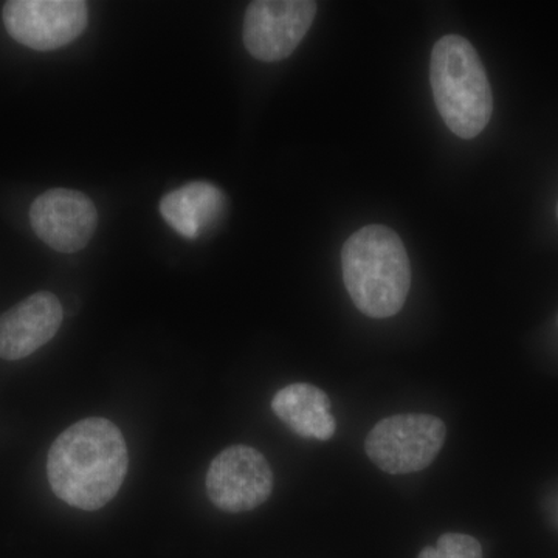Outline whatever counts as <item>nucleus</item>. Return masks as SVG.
I'll use <instances>...</instances> for the list:
<instances>
[{"label":"nucleus","mask_w":558,"mask_h":558,"mask_svg":"<svg viewBox=\"0 0 558 558\" xmlns=\"http://www.w3.org/2000/svg\"><path fill=\"white\" fill-rule=\"evenodd\" d=\"M417 558H483V548L476 538L465 534H446L418 554Z\"/></svg>","instance_id":"nucleus-12"},{"label":"nucleus","mask_w":558,"mask_h":558,"mask_svg":"<svg viewBox=\"0 0 558 558\" xmlns=\"http://www.w3.org/2000/svg\"><path fill=\"white\" fill-rule=\"evenodd\" d=\"M271 409L301 438L328 440L336 433L330 400L314 385L292 384L279 389L271 400Z\"/></svg>","instance_id":"nucleus-11"},{"label":"nucleus","mask_w":558,"mask_h":558,"mask_svg":"<svg viewBox=\"0 0 558 558\" xmlns=\"http://www.w3.org/2000/svg\"><path fill=\"white\" fill-rule=\"evenodd\" d=\"M274 490V472L258 450L233 446L213 459L207 492L213 505L230 513L259 508Z\"/></svg>","instance_id":"nucleus-7"},{"label":"nucleus","mask_w":558,"mask_h":558,"mask_svg":"<svg viewBox=\"0 0 558 558\" xmlns=\"http://www.w3.org/2000/svg\"><path fill=\"white\" fill-rule=\"evenodd\" d=\"M126 440L108 418L89 417L61 433L50 447L51 490L72 508L94 512L116 498L126 478Z\"/></svg>","instance_id":"nucleus-1"},{"label":"nucleus","mask_w":558,"mask_h":558,"mask_svg":"<svg viewBox=\"0 0 558 558\" xmlns=\"http://www.w3.org/2000/svg\"><path fill=\"white\" fill-rule=\"evenodd\" d=\"M433 97L447 128L458 137L475 138L494 112V95L475 47L447 35L433 47L429 64Z\"/></svg>","instance_id":"nucleus-3"},{"label":"nucleus","mask_w":558,"mask_h":558,"mask_svg":"<svg viewBox=\"0 0 558 558\" xmlns=\"http://www.w3.org/2000/svg\"><path fill=\"white\" fill-rule=\"evenodd\" d=\"M341 267L349 296L366 317L389 318L402 310L411 267L395 230L368 226L355 231L341 250Z\"/></svg>","instance_id":"nucleus-2"},{"label":"nucleus","mask_w":558,"mask_h":558,"mask_svg":"<svg viewBox=\"0 0 558 558\" xmlns=\"http://www.w3.org/2000/svg\"><path fill=\"white\" fill-rule=\"evenodd\" d=\"M226 211V196L208 182H191L171 191L160 202L163 219L186 240H197L213 229Z\"/></svg>","instance_id":"nucleus-10"},{"label":"nucleus","mask_w":558,"mask_h":558,"mask_svg":"<svg viewBox=\"0 0 558 558\" xmlns=\"http://www.w3.org/2000/svg\"><path fill=\"white\" fill-rule=\"evenodd\" d=\"M7 32L33 50L61 49L87 27V3L81 0H11L3 7Z\"/></svg>","instance_id":"nucleus-6"},{"label":"nucleus","mask_w":558,"mask_h":558,"mask_svg":"<svg viewBox=\"0 0 558 558\" xmlns=\"http://www.w3.org/2000/svg\"><path fill=\"white\" fill-rule=\"evenodd\" d=\"M31 222L36 236L60 253H76L87 247L98 213L94 202L75 190L46 191L33 202Z\"/></svg>","instance_id":"nucleus-8"},{"label":"nucleus","mask_w":558,"mask_h":558,"mask_svg":"<svg viewBox=\"0 0 558 558\" xmlns=\"http://www.w3.org/2000/svg\"><path fill=\"white\" fill-rule=\"evenodd\" d=\"M447 428L428 414H399L371 429L365 450L371 461L391 475L427 469L446 442Z\"/></svg>","instance_id":"nucleus-4"},{"label":"nucleus","mask_w":558,"mask_h":558,"mask_svg":"<svg viewBox=\"0 0 558 558\" xmlns=\"http://www.w3.org/2000/svg\"><path fill=\"white\" fill-rule=\"evenodd\" d=\"M311 0H255L244 20L245 49L256 60L277 62L300 46L317 14Z\"/></svg>","instance_id":"nucleus-5"},{"label":"nucleus","mask_w":558,"mask_h":558,"mask_svg":"<svg viewBox=\"0 0 558 558\" xmlns=\"http://www.w3.org/2000/svg\"><path fill=\"white\" fill-rule=\"evenodd\" d=\"M62 306L50 292L33 293L0 315V359L21 360L49 343L62 325Z\"/></svg>","instance_id":"nucleus-9"},{"label":"nucleus","mask_w":558,"mask_h":558,"mask_svg":"<svg viewBox=\"0 0 558 558\" xmlns=\"http://www.w3.org/2000/svg\"><path fill=\"white\" fill-rule=\"evenodd\" d=\"M557 218H558V205H557Z\"/></svg>","instance_id":"nucleus-13"}]
</instances>
